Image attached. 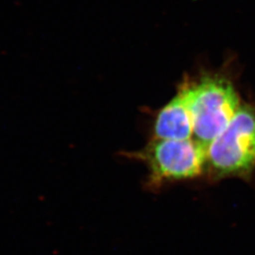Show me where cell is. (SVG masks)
Instances as JSON below:
<instances>
[{
  "label": "cell",
  "mask_w": 255,
  "mask_h": 255,
  "mask_svg": "<svg viewBox=\"0 0 255 255\" xmlns=\"http://www.w3.org/2000/svg\"><path fill=\"white\" fill-rule=\"evenodd\" d=\"M205 172L212 180L255 173V105L241 103L237 114L206 149Z\"/></svg>",
  "instance_id": "cell-1"
},
{
  "label": "cell",
  "mask_w": 255,
  "mask_h": 255,
  "mask_svg": "<svg viewBox=\"0 0 255 255\" xmlns=\"http://www.w3.org/2000/svg\"><path fill=\"white\" fill-rule=\"evenodd\" d=\"M191 111L196 140L206 149L227 127L241 105L234 83L221 75L201 77L197 82L182 83Z\"/></svg>",
  "instance_id": "cell-2"
},
{
  "label": "cell",
  "mask_w": 255,
  "mask_h": 255,
  "mask_svg": "<svg viewBox=\"0 0 255 255\" xmlns=\"http://www.w3.org/2000/svg\"><path fill=\"white\" fill-rule=\"evenodd\" d=\"M148 168L152 186L195 179L205 172L206 148L193 138L155 139L142 150L131 154Z\"/></svg>",
  "instance_id": "cell-3"
},
{
  "label": "cell",
  "mask_w": 255,
  "mask_h": 255,
  "mask_svg": "<svg viewBox=\"0 0 255 255\" xmlns=\"http://www.w3.org/2000/svg\"><path fill=\"white\" fill-rule=\"evenodd\" d=\"M194 127L191 111L184 87L160 110L153 125V138L184 140L193 138Z\"/></svg>",
  "instance_id": "cell-4"
}]
</instances>
